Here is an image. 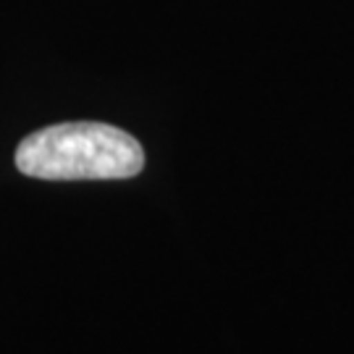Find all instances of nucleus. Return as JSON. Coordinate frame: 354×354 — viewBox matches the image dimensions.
<instances>
[{
  "label": "nucleus",
  "instance_id": "obj_1",
  "mask_svg": "<svg viewBox=\"0 0 354 354\" xmlns=\"http://www.w3.org/2000/svg\"><path fill=\"white\" fill-rule=\"evenodd\" d=\"M16 168L45 181H113L145 168L142 145L124 129L71 121L32 131L16 150Z\"/></svg>",
  "mask_w": 354,
  "mask_h": 354
}]
</instances>
